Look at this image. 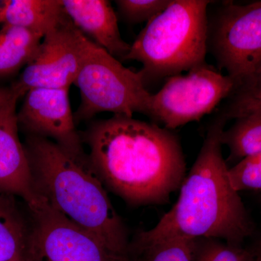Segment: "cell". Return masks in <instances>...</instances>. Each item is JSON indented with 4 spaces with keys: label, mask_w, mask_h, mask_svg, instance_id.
Returning <instances> with one entry per match:
<instances>
[{
    "label": "cell",
    "mask_w": 261,
    "mask_h": 261,
    "mask_svg": "<svg viewBox=\"0 0 261 261\" xmlns=\"http://www.w3.org/2000/svg\"><path fill=\"white\" fill-rule=\"evenodd\" d=\"M197 241L174 238L145 242L135 237L128 244L127 256L130 261H195Z\"/></svg>",
    "instance_id": "2e32d148"
},
{
    "label": "cell",
    "mask_w": 261,
    "mask_h": 261,
    "mask_svg": "<svg viewBox=\"0 0 261 261\" xmlns=\"http://www.w3.org/2000/svg\"><path fill=\"white\" fill-rule=\"evenodd\" d=\"M171 0H117L118 13L130 23L148 22L168 8Z\"/></svg>",
    "instance_id": "44dd1931"
},
{
    "label": "cell",
    "mask_w": 261,
    "mask_h": 261,
    "mask_svg": "<svg viewBox=\"0 0 261 261\" xmlns=\"http://www.w3.org/2000/svg\"><path fill=\"white\" fill-rule=\"evenodd\" d=\"M82 138L104 186L129 205H164L186 177L178 137L155 123L113 115L94 122Z\"/></svg>",
    "instance_id": "6da1fadb"
},
{
    "label": "cell",
    "mask_w": 261,
    "mask_h": 261,
    "mask_svg": "<svg viewBox=\"0 0 261 261\" xmlns=\"http://www.w3.org/2000/svg\"><path fill=\"white\" fill-rule=\"evenodd\" d=\"M227 120L218 115L195 163L184 180L176 203L151 229L136 238L145 242L174 238L216 239L240 246L253 231L239 192L228 180L221 135Z\"/></svg>",
    "instance_id": "7a4b0ae2"
},
{
    "label": "cell",
    "mask_w": 261,
    "mask_h": 261,
    "mask_svg": "<svg viewBox=\"0 0 261 261\" xmlns=\"http://www.w3.org/2000/svg\"><path fill=\"white\" fill-rule=\"evenodd\" d=\"M43 38L27 29L3 25L0 29V78L27 66L37 53Z\"/></svg>",
    "instance_id": "5bb4252c"
},
{
    "label": "cell",
    "mask_w": 261,
    "mask_h": 261,
    "mask_svg": "<svg viewBox=\"0 0 261 261\" xmlns=\"http://www.w3.org/2000/svg\"><path fill=\"white\" fill-rule=\"evenodd\" d=\"M33 191L66 219L99 239L113 253L126 255L124 224L87 159L49 139L28 135L23 144Z\"/></svg>",
    "instance_id": "3957f363"
},
{
    "label": "cell",
    "mask_w": 261,
    "mask_h": 261,
    "mask_svg": "<svg viewBox=\"0 0 261 261\" xmlns=\"http://www.w3.org/2000/svg\"><path fill=\"white\" fill-rule=\"evenodd\" d=\"M73 84L81 93L75 121L91 119L102 112L128 117L135 113L147 116L152 94L146 89L142 74L123 66L88 37Z\"/></svg>",
    "instance_id": "5b68a950"
},
{
    "label": "cell",
    "mask_w": 261,
    "mask_h": 261,
    "mask_svg": "<svg viewBox=\"0 0 261 261\" xmlns=\"http://www.w3.org/2000/svg\"><path fill=\"white\" fill-rule=\"evenodd\" d=\"M249 261H261V259L258 257L255 256V255H252L251 258Z\"/></svg>",
    "instance_id": "d4e9b609"
},
{
    "label": "cell",
    "mask_w": 261,
    "mask_h": 261,
    "mask_svg": "<svg viewBox=\"0 0 261 261\" xmlns=\"http://www.w3.org/2000/svg\"><path fill=\"white\" fill-rule=\"evenodd\" d=\"M207 53L234 86L261 70V1L223 2L207 14Z\"/></svg>",
    "instance_id": "8992f818"
},
{
    "label": "cell",
    "mask_w": 261,
    "mask_h": 261,
    "mask_svg": "<svg viewBox=\"0 0 261 261\" xmlns=\"http://www.w3.org/2000/svg\"><path fill=\"white\" fill-rule=\"evenodd\" d=\"M2 23L30 31L43 37L69 17L62 0H5Z\"/></svg>",
    "instance_id": "4fadbf2b"
},
{
    "label": "cell",
    "mask_w": 261,
    "mask_h": 261,
    "mask_svg": "<svg viewBox=\"0 0 261 261\" xmlns=\"http://www.w3.org/2000/svg\"><path fill=\"white\" fill-rule=\"evenodd\" d=\"M214 1L171 0L146 24L123 61L142 64L144 83L181 74L205 64L207 8Z\"/></svg>",
    "instance_id": "277c9868"
},
{
    "label": "cell",
    "mask_w": 261,
    "mask_h": 261,
    "mask_svg": "<svg viewBox=\"0 0 261 261\" xmlns=\"http://www.w3.org/2000/svg\"><path fill=\"white\" fill-rule=\"evenodd\" d=\"M11 197L0 194V261H25L29 225L24 222Z\"/></svg>",
    "instance_id": "9a60e30c"
},
{
    "label": "cell",
    "mask_w": 261,
    "mask_h": 261,
    "mask_svg": "<svg viewBox=\"0 0 261 261\" xmlns=\"http://www.w3.org/2000/svg\"><path fill=\"white\" fill-rule=\"evenodd\" d=\"M233 87L227 75L205 63L166 79L161 90L151 94L147 116L172 130L212 112Z\"/></svg>",
    "instance_id": "52a82bcc"
},
{
    "label": "cell",
    "mask_w": 261,
    "mask_h": 261,
    "mask_svg": "<svg viewBox=\"0 0 261 261\" xmlns=\"http://www.w3.org/2000/svg\"><path fill=\"white\" fill-rule=\"evenodd\" d=\"M86 39L70 18L48 33L10 87L13 93L19 99L34 88H70L82 66Z\"/></svg>",
    "instance_id": "9c48e42d"
},
{
    "label": "cell",
    "mask_w": 261,
    "mask_h": 261,
    "mask_svg": "<svg viewBox=\"0 0 261 261\" xmlns=\"http://www.w3.org/2000/svg\"><path fill=\"white\" fill-rule=\"evenodd\" d=\"M13 93L10 88H4L0 87V107L13 97Z\"/></svg>",
    "instance_id": "7402d4cb"
},
{
    "label": "cell",
    "mask_w": 261,
    "mask_h": 261,
    "mask_svg": "<svg viewBox=\"0 0 261 261\" xmlns=\"http://www.w3.org/2000/svg\"><path fill=\"white\" fill-rule=\"evenodd\" d=\"M2 13H3V5H0V23H2Z\"/></svg>",
    "instance_id": "484cf974"
},
{
    "label": "cell",
    "mask_w": 261,
    "mask_h": 261,
    "mask_svg": "<svg viewBox=\"0 0 261 261\" xmlns=\"http://www.w3.org/2000/svg\"><path fill=\"white\" fill-rule=\"evenodd\" d=\"M224 101L219 114L227 121L254 113L261 114V70L235 85Z\"/></svg>",
    "instance_id": "ac0fdd59"
},
{
    "label": "cell",
    "mask_w": 261,
    "mask_h": 261,
    "mask_svg": "<svg viewBox=\"0 0 261 261\" xmlns=\"http://www.w3.org/2000/svg\"><path fill=\"white\" fill-rule=\"evenodd\" d=\"M63 8L77 29L111 56L123 61L130 44L122 39L118 18L107 0H62Z\"/></svg>",
    "instance_id": "7c38bea8"
},
{
    "label": "cell",
    "mask_w": 261,
    "mask_h": 261,
    "mask_svg": "<svg viewBox=\"0 0 261 261\" xmlns=\"http://www.w3.org/2000/svg\"><path fill=\"white\" fill-rule=\"evenodd\" d=\"M255 255L261 259V241L260 242V243H259L258 247L257 248Z\"/></svg>",
    "instance_id": "603a6c76"
},
{
    "label": "cell",
    "mask_w": 261,
    "mask_h": 261,
    "mask_svg": "<svg viewBox=\"0 0 261 261\" xmlns=\"http://www.w3.org/2000/svg\"><path fill=\"white\" fill-rule=\"evenodd\" d=\"M260 200H261V199H260Z\"/></svg>",
    "instance_id": "4316f807"
},
{
    "label": "cell",
    "mask_w": 261,
    "mask_h": 261,
    "mask_svg": "<svg viewBox=\"0 0 261 261\" xmlns=\"http://www.w3.org/2000/svg\"><path fill=\"white\" fill-rule=\"evenodd\" d=\"M228 180L233 190L261 192V153L248 156L228 168Z\"/></svg>",
    "instance_id": "d6986e66"
},
{
    "label": "cell",
    "mask_w": 261,
    "mask_h": 261,
    "mask_svg": "<svg viewBox=\"0 0 261 261\" xmlns=\"http://www.w3.org/2000/svg\"><path fill=\"white\" fill-rule=\"evenodd\" d=\"M13 94L0 107V194L22 197L27 205L36 200L25 148L18 135L16 102Z\"/></svg>",
    "instance_id": "8fae6325"
},
{
    "label": "cell",
    "mask_w": 261,
    "mask_h": 261,
    "mask_svg": "<svg viewBox=\"0 0 261 261\" xmlns=\"http://www.w3.org/2000/svg\"><path fill=\"white\" fill-rule=\"evenodd\" d=\"M221 143L229 149L228 161H238L261 153V114H249L234 119L232 126L224 130Z\"/></svg>",
    "instance_id": "e0dca14e"
},
{
    "label": "cell",
    "mask_w": 261,
    "mask_h": 261,
    "mask_svg": "<svg viewBox=\"0 0 261 261\" xmlns=\"http://www.w3.org/2000/svg\"><path fill=\"white\" fill-rule=\"evenodd\" d=\"M69 88H34L24 96L17 113L18 126L28 135L49 139L81 159H87L82 136L75 128Z\"/></svg>",
    "instance_id": "30bf717a"
},
{
    "label": "cell",
    "mask_w": 261,
    "mask_h": 261,
    "mask_svg": "<svg viewBox=\"0 0 261 261\" xmlns=\"http://www.w3.org/2000/svg\"><path fill=\"white\" fill-rule=\"evenodd\" d=\"M116 261H130L129 258H128V256L126 255H123V256H121L118 257Z\"/></svg>",
    "instance_id": "cb8c5ba5"
},
{
    "label": "cell",
    "mask_w": 261,
    "mask_h": 261,
    "mask_svg": "<svg viewBox=\"0 0 261 261\" xmlns=\"http://www.w3.org/2000/svg\"><path fill=\"white\" fill-rule=\"evenodd\" d=\"M252 255L216 239H198L195 261H249Z\"/></svg>",
    "instance_id": "ffe728a7"
},
{
    "label": "cell",
    "mask_w": 261,
    "mask_h": 261,
    "mask_svg": "<svg viewBox=\"0 0 261 261\" xmlns=\"http://www.w3.org/2000/svg\"><path fill=\"white\" fill-rule=\"evenodd\" d=\"M31 216L25 261H116L94 234L66 219L37 197L27 205Z\"/></svg>",
    "instance_id": "ba28073f"
}]
</instances>
